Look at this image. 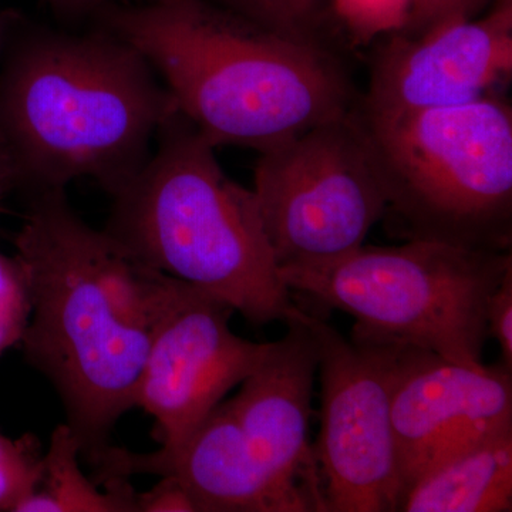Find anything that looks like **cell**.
<instances>
[{
	"mask_svg": "<svg viewBox=\"0 0 512 512\" xmlns=\"http://www.w3.org/2000/svg\"><path fill=\"white\" fill-rule=\"evenodd\" d=\"M15 248L32 293L20 345L55 386L67 426L92 460L136 407L167 275L87 225L64 190L36 192Z\"/></svg>",
	"mask_w": 512,
	"mask_h": 512,
	"instance_id": "cell-1",
	"label": "cell"
},
{
	"mask_svg": "<svg viewBox=\"0 0 512 512\" xmlns=\"http://www.w3.org/2000/svg\"><path fill=\"white\" fill-rule=\"evenodd\" d=\"M111 35L161 74L175 109L208 143L265 151L346 116L357 101L339 64L298 39L204 0L113 10Z\"/></svg>",
	"mask_w": 512,
	"mask_h": 512,
	"instance_id": "cell-2",
	"label": "cell"
},
{
	"mask_svg": "<svg viewBox=\"0 0 512 512\" xmlns=\"http://www.w3.org/2000/svg\"><path fill=\"white\" fill-rule=\"evenodd\" d=\"M175 111L153 67L113 35L28 37L0 74V141L16 184L35 192L92 178L113 195Z\"/></svg>",
	"mask_w": 512,
	"mask_h": 512,
	"instance_id": "cell-3",
	"label": "cell"
},
{
	"mask_svg": "<svg viewBox=\"0 0 512 512\" xmlns=\"http://www.w3.org/2000/svg\"><path fill=\"white\" fill-rule=\"evenodd\" d=\"M157 147L114 192L104 231L148 268L228 303L249 323L288 322L282 281L254 191L229 180L214 146L175 111Z\"/></svg>",
	"mask_w": 512,
	"mask_h": 512,
	"instance_id": "cell-4",
	"label": "cell"
},
{
	"mask_svg": "<svg viewBox=\"0 0 512 512\" xmlns=\"http://www.w3.org/2000/svg\"><path fill=\"white\" fill-rule=\"evenodd\" d=\"M261 366L222 400L174 453L137 454L110 447L104 477H173L197 512H328L309 440L318 373L315 343L301 319L289 318Z\"/></svg>",
	"mask_w": 512,
	"mask_h": 512,
	"instance_id": "cell-5",
	"label": "cell"
},
{
	"mask_svg": "<svg viewBox=\"0 0 512 512\" xmlns=\"http://www.w3.org/2000/svg\"><path fill=\"white\" fill-rule=\"evenodd\" d=\"M355 116L392 229L407 241L510 251L512 111L484 96L454 106Z\"/></svg>",
	"mask_w": 512,
	"mask_h": 512,
	"instance_id": "cell-6",
	"label": "cell"
},
{
	"mask_svg": "<svg viewBox=\"0 0 512 512\" xmlns=\"http://www.w3.org/2000/svg\"><path fill=\"white\" fill-rule=\"evenodd\" d=\"M510 269L511 251L413 239L402 247L362 245L279 274L289 291L352 316L353 342L409 346L483 367L488 303Z\"/></svg>",
	"mask_w": 512,
	"mask_h": 512,
	"instance_id": "cell-7",
	"label": "cell"
},
{
	"mask_svg": "<svg viewBox=\"0 0 512 512\" xmlns=\"http://www.w3.org/2000/svg\"><path fill=\"white\" fill-rule=\"evenodd\" d=\"M252 191L279 268L355 251L386 211L355 107L262 151Z\"/></svg>",
	"mask_w": 512,
	"mask_h": 512,
	"instance_id": "cell-8",
	"label": "cell"
},
{
	"mask_svg": "<svg viewBox=\"0 0 512 512\" xmlns=\"http://www.w3.org/2000/svg\"><path fill=\"white\" fill-rule=\"evenodd\" d=\"M315 343L320 431L313 446L328 512L402 510L399 454L392 420L397 345L346 339L301 308Z\"/></svg>",
	"mask_w": 512,
	"mask_h": 512,
	"instance_id": "cell-9",
	"label": "cell"
},
{
	"mask_svg": "<svg viewBox=\"0 0 512 512\" xmlns=\"http://www.w3.org/2000/svg\"><path fill=\"white\" fill-rule=\"evenodd\" d=\"M235 311L221 299L167 275L136 407L156 420L160 453H174L208 414L261 366L272 342L239 338Z\"/></svg>",
	"mask_w": 512,
	"mask_h": 512,
	"instance_id": "cell-10",
	"label": "cell"
},
{
	"mask_svg": "<svg viewBox=\"0 0 512 512\" xmlns=\"http://www.w3.org/2000/svg\"><path fill=\"white\" fill-rule=\"evenodd\" d=\"M392 420L404 501L434 468L512 429V372L501 363L468 367L400 346Z\"/></svg>",
	"mask_w": 512,
	"mask_h": 512,
	"instance_id": "cell-11",
	"label": "cell"
},
{
	"mask_svg": "<svg viewBox=\"0 0 512 512\" xmlns=\"http://www.w3.org/2000/svg\"><path fill=\"white\" fill-rule=\"evenodd\" d=\"M512 72V0H495L481 19L441 23L420 35L394 33L379 50L369 92L357 106L370 114L454 106L484 97Z\"/></svg>",
	"mask_w": 512,
	"mask_h": 512,
	"instance_id": "cell-12",
	"label": "cell"
},
{
	"mask_svg": "<svg viewBox=\"0 0 512 512\" xmlns=\"http://www.w3.org/2000/svg\"><path fill=\"white\" fill-rule=\"evenodd\" d=\"M512 429L434 468L404 497L406 512H510Z\"/></svg>",
	"mask_w": 512,
	"mask_h": 512,
	"instance_id": "cell-13",
	"label": "cell"
},
{
	"mask_svg": "<svg viewBox=\"0 0 512 512\" xmlns=\"http://www.w3.org/2000/svg\"><path fill=\"white\" fill-rule=\"evenodd\" d=\"M79 441L67 424L57 427L43 456V477L15 512H137V493L127 478H107L100 491L79 467Z\"/></svg>",
	"mask_w": 512,
	"mask_h": 512,
	"instance_id": "cell-14",
	"label": "cell"
},
{
	"mask_svg": "<svg viewBox=\"0 0 512 512\" xmlns=\"http://www.w3.org/2000/svg\"><path fill=\"white\" fill-rule=\"evenodd\" d=\"M43 477V454L35 437L20 439L0 434V512H15L23 498L36 490Z\"/></svg>",
	"mask_w": 512,
	"mask_h": 512,
	"instance_id": "cell-15",
	"label": "cell"
},
{
	"mask_svg": "<svg viewBox=\"0 0 512 512\" xmlns=\"http://www.w3.org/2000/svg\"><path fill=\"white\" fill-rule=\"evenodd\" d=\"M32 315L28 272L18 256L0 252V356L22 343Z\"/></svg>",
	"mask_w": 512,
	"mask_h": 512,
	"instance_id": "cell-16",
	"label": "cell"
},
{
	"mask_svg": "<svg viewBox=\"0 0 512 512\" xmlns=\"http://www.w3.org/2000/svg\"><path fill=\"white\" fill-rule=\"evenodd\" d=\"M412 3L413 0H333L336 15L360 43L384 33L402 32Z\"/></svg>",
	"mask_w": 512,
	"mask_h": 512,
	"instance_id": "cell-17",
	"label": "cell"
},
{
	"mask_svg": "<svg viewBox=\"0 0 512 512\" xmlns=\"http://www.w3.org/2000/svg\"><path fill=\"white\" fill-rule=\"evenodd\" d=\"M244 18L298 39L309 36L316 0H225Z\"/></svg>",
	"mask_w": 512,
	"mask_h": 512,
	"instance_id": "cell-18",
	"label": "cell"
},
{
	"mask_svg": "<svg viewBox=\"0 0 512 512\" xmlns=\"http://www.w3.org/2000/svg\"><path fill=\"white\" fill-rule=\"evenodd\" d=\"M488 0H413L406 35H420L441 23L473 19ZM403 29V30H404Z\"/></svg>",
	"mask_w": 512,
	"mask_h": 512,
	"instance_id": "cell-19",
	"label": "cell"
},
{
	"mask_svg": "<svg viewBox=\"0 0 512 512\" xmlns=\"http://www.w3.org/2000/svg\"><path fill=\"white\" fill-rule=\"evenodd\" d=\"M488 338L500 345L501 365L512 372V269L491 296L487 309Z\"/></svg>",
	"mask_w": 512,
	"mask_h": 512,
	"instance_id": "cell-20",
	"label": "cell"
},
{
	"mask_svg": "<svg viewBox=\"0 0 512 512\" xmlns=\"http://www.w3.org/2000/svg\"><path fill=\"white\" fill-rule=\"evenodd\" d=\"M137 512H197L190 494L173 477H163L147 493H137Z\"/></svg>",
	"mask_w": 512,
	"mask_h": 512,
	"instance_id": "cell-21",
	"label": "cell"
},
{
	"mask_svg": "<svg viewBox=\"0 0 512 512\" xmlns=\"http://www.w3.org/2000/svg\"><path fill=\"white\" fill-rule=\"evenodd\" d=\"M47 2H49L57 12L63 13V15L73 16L97 8V6L110 2V0H47Z\"/></svg>",
	"mask_w": 512,
	"mask_h": 512,
	"instance_id": "cell-22",
	"label": "cell"
},
{
	"mask_svg": "<svg viewBox=\"0 0 512 512\" xmlns=\"http://www.w3.org/2000/svg\"><path fill=\"white\" fill-rule=\"evenodd\" d=\"M13 185H16L15 168H13L8 151L0 141V200Z\"/></svg>",
	"mask_w": 512,
	"mask_h": 512,
	"instance_id": "cell-23",
	"label": "cell"
}]
</instances>
